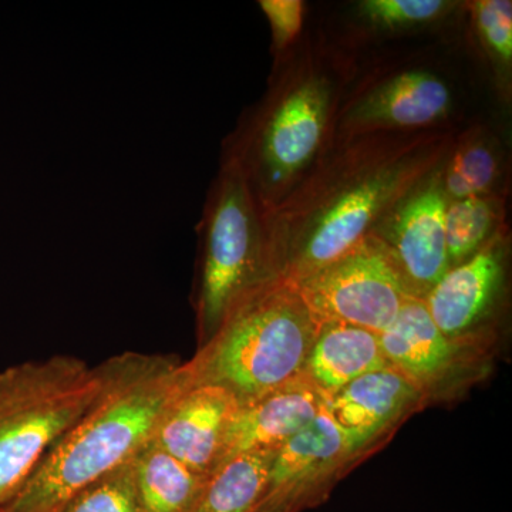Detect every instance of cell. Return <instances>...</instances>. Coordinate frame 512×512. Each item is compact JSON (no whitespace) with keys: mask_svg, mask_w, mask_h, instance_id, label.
Returning a JSON list of instances; mask_svg holds the SVG:
<instances>
[{"mask_svg":"<svg viewBox=\"0 0 512 512\" xmlns=\"http://www.w3.org/2000/svg\"><path fill=\"white\" fill-rule=\"evenodd\" d=\"M500 175V158L493 143L474 137L461 143L441 167V187L448 201L490 195Z\"/></svg>","mask_w":512,"mask_h":512,"instance_id":"cell-19","label":"cell"},{"mask_svg":"<svg viewBox=\"0 0 512 512\" xmlns=\"http://www.w3.org/2000/svg\"><path fill=\"white\" fill-rule=\"evenodd\" d=\"M359 464L328 414H320L272 457L255 512L315 510Z\"/></svg>","mask_w":512,"mask_h":512,"instance_id":"cell-9","label":"cell"},{"mask_svg":"<svg viewBox=\"0 0 512 512\" xmlns=\"http://www.w3.org/2000/svg\"><path fill=\"white\" fill-rule=\"evenodd\" d=\"M451 150L448 134H362L262 212L269 279L299 284L375 232Z\"/></svg>","mask_w":512,"mask_h":512,"instance_id":"cell-1","label":"cell"},{"mask_svg":"<svg viewBox=\"0 0 512 512\" xmlns=\"http://www.w3.org/2000/svg\"><path fill=\"white\" fill-rule=\"evenodd\" d=\"M451 92L434 73L410 70L387 80L357 101L343 119L348 137L379 131L410 130L444 119Z\"/></svg>","mask_w":512,"mask_h":512,"instance_id":"cell-15","label":"cell"},{"mask_svg":"<svg viewBox=\"0 0 512 512\" xmlns=\"http://www.w3.org/2000/svg\"><path fill=\"white\" fill-rule=\"evenodd\" d=\"M332 83L308 73L281 84L229 140L225 160L241 168L261 211L285 197L328 133Z\"/></svg>","mask_w":512,"mask_h":512,"instance_id":"cell-6","label":"cell"},{"mask_svg":"<svg viewBox=\"0 0 512 512\" xmlns=\"http://www.w3.org/2000/svg\"><path fill=\"white\" fill-rule=\"evenodd\" d=\"M259 5L271 23L276 50L285 49L301 32L303 3L301 0H262Z\"/></svg>","mask_w":512,"mask_h":512,"instance_id":"cell-24","label":"cell"},{"mask_svg":"<svg viewBox=\"0 0 512 512\" xmlns=\"http://www.w3.org/2000/svg\"><path fill=\"white\" fill-rule=\"evenodd\" d=\"M384 355L423 396L427 409L456 403L493 373L500 338H453L430 318L423 299H410L380 333Z\"/></svg>","mask_w":512,"mask_h":512,"instance_id":"cell-7","label":"cell"},{"mask_svg":"<svg viewBox=\"0 0 512 512\" xmlns=\"http://www.w3.org/2000/svg\"><path fill=\"white\" fill-rule=\"evenodd\" d=\"M59 512H138L131 461L87 485Z\"/></svg>","mask_w":512,"mask_h":512,"instance_id":"cell-21","label":"cell"},{"mask_svg":"<svg viewBox=\"0 0 512 512\" xmlns=\"http://www.w3.org/2000/svg\"><path fill=\"white\" fill-rule=\"evenodd\" d=\"M99 370L79 357L29 360L0 372V508L93 402Z\"/></svg>","mask_w":512,"mask_h":512,"instance_id":"cell-4","label":"cell"},{"mask_svg":"<svg viewBox=\"0 0 512 512\" xmlns=\"http://www.w3.org/2000/svg\"><path fill=\"white\" fill-rule=\"evenodd\" d=\"M380 333L342 322L320 323L303 372L330 399L353 380L389 366Z\"/></svg>","mask_w":512,"mask_h":512,"instance_id":"cell-16","label":"cell"},{"mask_svg":"<svg viewBox=\"0 0 512 512\" xmlns=\"http://www.w3.org/2000/svg\"><path fill=\"white\" fill-rule=\"evenodd\" d=\"M316 322H342L382 333L414 296L392 252L372 232L348 254L299 284Z\"/></svg>","mask_w":512,"mask_h":512,"instance_id":"cell-8","label":"cell"},{"mask_svg":"<svg viewBox=\"0 0 512 512\" xmlns=\"http://www.w3.org/2000/svg\"><path fill=\"white\" fill-rule=\"evenodd\" d=\"M319 323L298 288L274 279L247 293L212 338L181 362V389L218 386L239 406L299 375Z\"/></svg>","mask_w":512,"mask_h":512,"instance_id":"cell-3","label":"cell"},{"mask_svg":"<svg viewBox=\"0 0 512 512\" xmlns=\"http://www.w3.org/2000/svg\"><path fill=\"white\" fill-rule=\"evenodd\" d=\"M474 20L481 40L504 66L512 62V3L510 0H478Z\"/></svg>","mask_w":512,"mask_h":512,"instance_id":"cell-23","label":"cell"},{"mask_svg":"<svg viewBox=\"0 0 512 512\" xmlns=\"http://www.w3.org/2000/svg\"><path fill=\"white\" fill-rule=\"evenodd\" d=\"M453 6L444 0H366L360 10L375 25L396 29L431 22Z\"/></svg>","mask_w":512,"mask_h":512,"instance_id":"cell-22","label":"cell"},{"mask_svg":"<svg viewBox=\"0 0 512 512\" xmlns=\"http://www.w3.org/2000/svg\"><path fill=\"white\" fill-rule=\"evenodd\" d=\"M424 409L427 406L419 390L389 365L343 387L330 399L326 414L363 463Z\"/></svg>","mask_w":512,"mask_h":512,"instance_id":"cell-12","label":"cell"},{"mask_svg":"<svg viewBox=\"0 0 512 512\" xmlns=\"http://www.w3.org/2000/svg\"><path fill=\"white\" fill-rule=\"evenodd\" d=\"M443 164L417 185L375 229L417 299L426 298L448 271V200L440 180Z\"/></svg>","mask_w":512,"mask_h":512,"instance_id":"cell-11","label":"cell"},{"mask_svg":"<svg viewBox=\"0 0 512 512\" xmlns=\"http://www.w3.org/2000/svg\"><path fill=\"white\" fill-rule=\"evenodd\" d=\"M180 366L177 357L140 352L97 365L93 402L0 512H59L87 485L133 460L180 392Z\"/></svg>","mask_w":512,"mask_h":512,"instance_id":"cell-2","label":"cell"},{"mask_svg":"<svg viewBox=\"0 0 512 512\" xmlns=\"http://www.w3.org/2000/svg\"><path fill=\"white\" fill-rule=\"evenodd\" d=\"M498 202L493 194L448 201L446 247L448 269L466 261L483 247L497 228Z\"/></svg>","mask_w":512,"mask_h":512,"instance_id":"cell-20","label":"cell"},{"mask_svg":"<svg viewBox=\"0 0 512 512\" xmlns=\"http://www.w3.org/2000/svg\"><path fill=\"white\" fill-rule=\"evenodd\" d=\"M238 400L218 386L181 389L158 421L153 440L198 476L210 478L222 450Z\"/></svg>","mask_w":512,"mask_h":512,"instance_id":"cell-14","label":"cell"},{"mask_svg":"<svg viewBox=\"0 0 512 512\" xmlns=\"http://www.w3.org/2000/svg\"><path fill=\"white\" fill-rule=\"evenodd\" d=\"M138 512H190L210 478L198 476L153 440L131 460Z\"/></svg>","mask_w":512,"mask_h":512,"instance_id":"cell-17","label":"cell"},{"mask_svg":"<svg viewBox=\"0 0 512 512\" xmlns=\"http://www.w3.org/2000/svg\"><path fill=\"white\" fill-rule=\"evenodd\" d=\"M274 454H242L210 477L190 512H255Z\"/></svg>","mask_w":512,"mask_h":512,"instance_id":"cell-18","label":"cell"},{"mask_svg":"<svg viewBox=\"0 0 512 512\" xmlns=\"http://www.w3.org/2000/svg\"><path fill=\"white\" fill-rule=\"evenodd\" d=\"M330 397L305 372L238 407L221 463L242 454H275L326 412ZM218 467V468H220Z\"/></svg>","mask_w":512,"mask_h":512,"instance_id":"cell-13","label":"cell"},{"mask_svg":"<svg viewBox=\"0 0 512 512\" xmlns=\"http://www.w3.org/2000/svg\"><path fill=\"white\" fill-rule=\"evenodd\" d=\"M268 281L261 207L241 168L224 158L201 222L194 291L198 348L247 293Z\"/></svg>","mask_w":512,"mask_h":512,"instance_id":"cell-5","label":"cell"},{"mask_svg":"<svg viewBox=\"0 0 512 512\" xmlns=\"http://www.w3.org/2000/svg\"><path fill=\"white\" fill-rule=\"evenodd\" d=\"M507 285V244L497 232L448 269L423 299L437 328L453 338H500L497 312Z\"/></svg>","mask_w":512,"mask_h":512,"instance_id":"cell-10","label":"cell"}]
</instances>
